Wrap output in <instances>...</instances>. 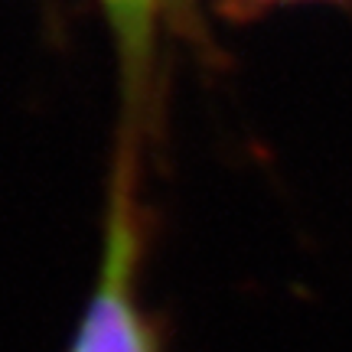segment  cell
<instances>
[{"instance_id": "obj_1", "label": "cell", "mask_w": 352, "mask_h": 352, "mask_svg": "<svg viewBox=\"0 0 352 352\" xmlns=\"http://www.w3.org/2000/svg\"><path fill=\"white\" fill-rule=\"evenodd\" d=\"M147 209L140 202L131 153L121 151L101 222V254L65 352H166V329L144 300Z\"/></svg>"}]
</instances>
